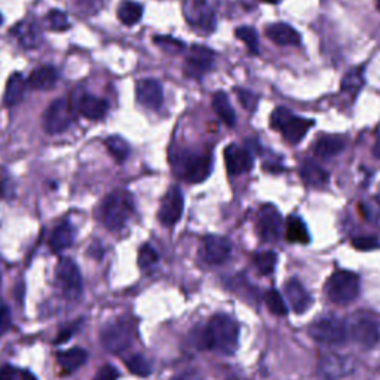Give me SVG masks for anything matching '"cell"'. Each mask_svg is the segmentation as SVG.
Returning a JSON list of instances; mask_svg holds the SVG:
<instances>
[{"label":"cell","instance_id":"38","mask_svg":"<svg viewBox=\"0 0 380 380\" xmlns=\"http://www.w3.org/2000/svg\"><path fill=\"white\" fill-rule=\"evenodd\" d=\"M237 38L242 41L253 54L259 52V36L253 27H239L235 31Z\"/></svg>","mask_w":380,"mask_h":380},{"label":"cell","instance_id":"2","mask_svg":"<svg viewBox=\"0 0 380 380\" xmlns=\"http://www.w3.org/2000/svg\"><path fill=\"white\" fill-rule=\"evenodd\" d=\"M134 213V199L128 190L118 189L106 196L100 206V220L108 230H119Z\"/></svg>","mask_w":380,"mask_h":380},{"label":"cell","instance_id":"25","mask_svg":"<svg viewBox=\"0 0 380 380\" xmlns=\"http://www.w3.org/2000/svg\"><path fill=\"white\" fill-rule=\"evenodd\" d=\"M73 239H75V227L66 222V223L58 225L52 230L51 237H49L48 245H49V248H51V251L61 253L70 247V245L73 244Z\"/></svg>","mask_w":380,"mask_h":380},{"label":"cell","instance_id":"18","mask_svg":"<svg viewBox=\"0 0 380 380\" xmlns=\"http://www.w3.org/2000/svg\"><path fill=\"white\" fill-rule=\"evenodd\" d=\"M225 162L229 174L239 176L253 169L254 159L253 155L237 144H230L225 149Z\"/></svg>","mask_w":380,"mask_h":380},{"label":"cell","instance_id":"45","mask_svg":"<svg viewBox=\"0 0 380 380\" xmlns=\"http://www.w3.org/2000/svg\"><path fill=\"white\" fill-rule=\"evenodd\" d=\"M10 327V312L5 304H0V336H3Z\"/></svg>","mask_w":380,"mask_h":380},{"label":"cell","instance_id":"36","mask_svg":"<svg viewBox=\"0 0 380 380\" xmlns=\"http://www.w3.org/2000/svg\"><path fill=\"white\" fill-rule=\"evenodd\" d=\"M46 22H48V27L54 31H66L70 29L67 14L59 9L49 10L46 15Z\"/></svg>","mask_w":380,"mask_h":380},{"label":"cell","instance_id":"22","mask_svg":"<svg viewBox=\"0 0 380 380\" xmlns=\"http://www.w3.org/2000/svg\"><path fill=\"white\" fill-rule=\"evenodd\" d=\"M57 364L63 376H69L79 370L80 367L87 363L88 353L82 348H71L69 351H61L57 353Z\"/></svg>","mask_w":380,"mask_h":380},{"label":"cell","instance_id":"9","mask_svg":"<svg viewBox=\"0 0 380 380\" xmlns=\"http://www.w3.org/2000/svg\"><path fill=\"white\" fill-rule=\"evenodd\" d=\"M309 335L315 342L324 345H342L348 337V328L339 318H324L311 325Z\"/></svg>","mask_w":380,"mask_h":380},{"label":"cell","instance_id":"3","mask_svg":"<svg viewBox=\"0 0 380 380\" xmlns=\"http://www.w3.org/2000/svg\"><path fill=\"white\" fill-rule=\"evenodd\" d=\"M137 336V321L134 318L122 316L104 327L101 332V343L110 353H120L136 342Z\"/></svg>","mask_w":380,"mask_h":380},{"label":"cell","instance_id":"48","mask_svg":"<svg viewBox=\"0 0 380 380\" xmlns=\"http://www.w3.org/2000/svg\"><path fill=\"white\" fill-rule=\"evenodd\" d=\"M373 155H374L377 159H380V137L377 139V141H376V144H374Z\"/></svg>","mask_w":380,"mask_h":380},{"label":"cell","instance_id":"12","mask_svg":"<svg viewBox=\"0 0 380 380\" xmlns=\"http://www.w3.org/2000/svg\"><path fill=\"white\" fill-rule=\"evenodd\" d=\"M213 159L210 155H193L189 153L181 159L183 178L193 185L205 181L211 174Z\"/></svg>","mask_w":380,"mask_h":380},{"label":"cell","instance_id":"26","mask_svg":"<svg viewBox=\"0 0 380 380\" xmlns=\"http://www.w3.org/2000/svg\"><path fill=\"white\" fill-rule=\"evenodd\" d=\"M107 112H108V103L106 100L87 94L80 104L79 115L91 120H98V119H103L107 115Z\"/></svg>","mask_w":380,"mask_h":380},{"label":"cell","instance_id":"31","mask_svg":"<svg viewBox=\"0 0 380 380\" xmlns=\"http://www.w3.org/2000/svg\"><path fill=\"white\" fill-rule=\"evenodd\" d=\"M286 237L290 242H297V244H308L311 237L303 220L299 217H291L287 222L286 229Z\"/></svg>","mask_w":380,"mask_h":380},{"label":"cell","instance_id":"40","mask_svg":"<svg viewBox=\"0 0 380 380\" xmlns=\"http://www.w3.org/2000/svg\"><path fill=\"white\" fill-rule=\"evenodd\" d=\"M153 42L159 48H162L164 51L171 52V54H178L183 51V49H185V43L174 39V38H171V36H156Z\"/></svg>","mask_w":380,"mask_h":380},{"label":"cell","instance_id":"19","mask_svg":"<svg viewBox=\"0 0 380 380\" xmlns=\"http://www.w3.org/2000/svg\"><path fill=\"white\" fill-rule=\"evenodd\" d=\"M284 291H286V297L291 306V309L297 315L304 314L311 308L312 299L297 279H294V278L290 279L284 286Z\"/></svg>","mask_w":380,"mask_h":380},{"label":"cell","instance_id":"16","mask_svg":"<svg viewBox=\"0 0 380 380\" xmlns=\"http://www.w3.org/2000/svg\"><path fill=\"white\" fill-rule=\"evenodd\" d=\"M137 101L152 110H157L164 101L162 83L156 79H140L136 83Z\"/></svg>","mask_w":380,"mask_h":380},{"label":"cell","instance_id":"49","mask_svg":"<svg viewBox=\"0 0 380 380\" xmlns=\"http://www.w3.org/2000/svg\"><path fill=\"white\" fill-rule=\"evenodd\" d=\"M263 2H267V3H278L279 0H263Z\"/></svg>","mask_w":380,"mask_h":380},{"label":"cell","instance_id":"1","mask_svg":"<svg viewBox=\"0 0 380 380\" xmlns=\"http://www.w3.org/2000/svg\"><path fill=\"white\" fill-rule=\"evenodd\" d=\"M202 345L225 355H234L238 349L239 325L229 315H214L202 333Z\"/></svg>","mask_w":380,"mask_h":380},{"label":"cell","instance_id":"42","mask_svg":"<svg viewBox=\"0 0 380 380\" xmlns=\"http://www.w3.org/2000/svg\"><path fill=\"white\" fill-rule=\"evenodd\" d=\"M15 193V185L5 168L0 167V201L9 199Z\"/></svg>","mask_w":380,"mask_h":380},{"label":"cell","instance_id":"14","mask_svg":"<svg viewBox=\"0 0 380 380\" xmlns=\"http://www.w3.org/2000/svg\"><path fill=\"white\" fill-rule=\"evenodd\" d=\"M283 218L274 205H265L260 208L257 217V232L265 242H276L281 237Z\"/></svg>","mask_w":380,"mask_h":380},{"label":"cell","instance_id":"47","mask_svg":"<svg viewBox=\"0 0 380 380\" xmlns=\"http://www.w3.org/2000/svg\"><path fill=\"white\" fill-rule=\"evenodd\" d=\"M78 325H79V323H73V324H69L63 330H61V332L57 335L55 345H61V343H66L73 336V333L76 332V327Z\"/></svg>","mask_w":380,"mask_h":380},{"label":"cell","instance_id":"39","mask_svg":"<svg viewBox=\"0 0 380 380\" xmlns=\"http://www.w3.org/2000/svg\"><path fill=\"white\" fill-rule=\"evenodd\" d=\"M157 260H159V254L152 245L149 244L143 245L139 251V266L141 269H150L152 266L157 263Z\"/></svg>","mask_w":380,"mask_h":380},{"label":"cell","instance_id":"34","mask_svg":"<svg viewBox=\"0 0 380 380\" xmlns=\"http://www.w3.org/2000/svg\"><path fill=\"white\" fill-rule=\"evenodd\" d=\"M276 262L278 257L274 251H262L254 255V265L262 275H271L275 271Z\"/></svg>","mask_w":380,"mask_h":380},{"label":"cell","instance_id":"41","mask_svg":"<svg viewBox=\"0 0 380 380\" xmlns=\"http://www.w3.org/2000/svg\"><path fill=\"white\" fill-rule=\"evenodd\" d=\"M0 380H38L30 372L5 365L0 369Z\"/></svg>","mask_w":380,"mask_h":380},{"label":"cell","instance_id":"8","mask_svg":"<svg viewBox=\"0 0 380 380\" xmlns=\"http://www.w3.org/2000/svg\"><path fill=\"white\" fill-rule=\"evenodd\" d=\"M57 284L63 296L75 300L82 294V275L78 265L71 259H61L55 269Z\"/></svg>","mask_w":380,"mask_h":380},{"label":"cell","instance_id":"24","mask_svg":"<svg viewBox=\"0 0 380 380\" xmlns=\"http://www.w3.org/2000/svg\"><path fill=\"white\" fill-rule=\"evenodd\" d=\"M300 177L308 186L321 188L327 185L328 174L321 165H318L312 159H304L300 165Z\"/></svg>","mask_w":380,"mask_h":380},{"label":"cell","instance_id":"27","mask_svg":"<svg viewBox=\"0 0 380 380\" xmlns=\"http://www.w3.org/2000/svg\"><path fill=\"white\" fill-rule=\"evenodd\" d=\"M27 87V80L24 79V76L21 73H12L9 76L8 82H6V90H5V104L12 107L18 104L22 97H24V91H26Z\"/></svg>","mask_w":380,"mask_h":380},{"label":"cell","instance_id":"4","mask_svg":"<svg viewBox=\"0 0 380 380\" xmlns=\"http://www.w3.org/2000/svg\"><path fill=\"white\" fill-rule=\"evenodd\" d=\"M314 125L315 122L312 119L294 116L286 107H276L271 116V127L283 134L291 144L300 143Z\"/></svg>","mask_w":380,"mask_h":380},{"label":"cell","instance_id":"46","mask_svg":"<svg viewBox=\"0 0 380 380\" xmlns=\"http://www.w3.org/2000/svg\"><path fill=\"white\" fill-rule=\"evenodd\" d=\"M94 380H118V370L112 365H104L97 372Z\"/></svg>","mask_w":380,"mask_h":380},{"label":"cell","instance_id":"23","mask_svg":"<svg viewBox=\"0 0 380 380\" xmlns=\"http://www.w3.org/2000/svg\"><path fill=\"white\" fill-rule=\"evenodd\" d=\"M12 33L17 36V39L22 46L29 49L38 48L42 43V30L34 21H21L12 29Z\"/></svg>","mask_w":380,"mask_h":380},{"label":"cell","instance_id":"7","mask_svg":"<svg viewBox=\"0 0 380 380\" xmlns=\"http://www.w3.org/2000/svg\"><path fill=\"white\" fill-rule=\"evenodd\" d=\"M78 115V110L71 106L69 98H58L45 112L43 128L48 134H59L73 124Z\"/></svg>","mask_w":380,"mask_h":380},{"label":"cell","instance_id":"17","mask_svg":"<svg viewBox=\"0 0 380 380\" xmlns=\"http://www.w3.org/2000/svg\"><path fill=\"white\" fill-rule=\"evenodd\" d=\"M230 253L232 245L229 239L217 235H208L204 238L202 254L206 263L222 265L229 259Z\"/></svg>","mask_w":380,"mask_h":380},{"label":"cell","instance_id":"35","mask_svg":"<svg viewBox=\"0 0 380 380\" xmlns=\"http://www.w3.org/2000/svg\"><path fill=\"white\" fill-rule=\"evenodd\" d=\"M265 303L267 306V309L271 311L274 315L278 316H284L288 314V308L286 304V300L281 296L279 291L276 290H269L265 296Z\"/></svg>","mask_w":380,"mask_h":380},{"label":"cell","instance_id":"51","mask_svg":"<svg viewBox=\"0 0 380 380\" xmlns=\"http://www.w3.org/2000/svg\"><path fill=\"white\" fill-rule=\"evenodd\" d=\"M376 201H377V204H379V206H380V195L377 196V198H376Z\"/></svg>","mask_w":380,"mask_h":380},{"label":"cell","instance_id":"33","mask_svg":"<svg viewBox=\"0 0 380 380\" xmlns=\"http://www.w3.org/2000/svg\"><path fill=\"white\" fill-rule=\"evenodd\" d=\"M107 150L110 152L118 162H124L125 159L129 156V144L119 136H112L108 137L106 141Z\"/></svg>","mask_w":380,"mask_h":380},{"label":"cell","instance_id":"52","mask_svg":"<svg viewBox=\"0 0 380 380\" xmlns=\"http://www.w3.org/2000/svg\"><path fill=\"white\" fill-rule=\"evenodd\" d=\"M377 9L380 10V0H377Z\"/></svg>","mask_w":380,"mask_h":380},{"label":"cell","instance_id":"11","mask_svg":"<svg viewBox=\"0 0 380 380\" xmlns=\"http://www.w3.org/2000/svg\"><path fill=\"white\" fill-rule=\"evenodd\" d=\"M355 370V364L349 357L335 352L323 353L318 361V374L323 380H339L349 376Z\"/></svg>","mask_w":380,"mask_h":380},{"label":"cell","instance_id":"20","mask_svg":"<svg viewBox=\"0 0 380 380\" xmlns=\"http://www.w3.org/2000/svg\"><path fill=\"white\" fill-rule=\"evenodd\" d=\"M266 36L278 46H297L302 42L299 31L287 22H275L267 26Z\"/></svg>","mask_w":380,"mask_h":380},{"label":"cell","instance_id":"15","mask_svg":"<svg viewBox=\"0 0 380 380\" xmlns=\"http://www.w3.org/2000/svg\"><path fill=\"white\" fill-rule=\"evenodd\" d=\"M183 210H185V196L178 188H171L159 208V222L164 226H174L180 222Z\"/></svg>","mask_w":380,"mask_h":380},{"label":"cell","instance_id":"5","mask_svg":"<svg viewBox=\"0 0 380 380\" xmlns=\"http://www.w3.org/2000/svg\"><path fill=\"white\" fill-rule=\"evenodd\" d=\"M218 0H185L183 14L190 26L201 33H211L217 24Z\"/></svg>","mask_w":380,"mask_h":380},{"label":"cell","instance_id":"21","mask_svg":"<svg viewBox=\"0 0 380 380\" xmlns=\"http://www.w3.org/2000/svg\"><path fill=\"white\" fill-rule=\"evenodd\" d=\"M59 78V73L54 66H39L36 67L27 79V87L36 91L52 90Z\"/></svg>","mask_w":380,"mask_h":380},{"label":"cell","instance_id":"43","mask_svg":"<svg viewBox=\"0 0 380 380\" xmlns=\"http://www.w3.org/2000/svg\"><path fill=\"white\" fill-rule=\"evenodd\" d=\"M237 92H238L239 103L242 104V107L245 110H248V112H253V110H255L257 103H259V98H257L255 94H253L248 90H241V88L237 90Z\"/></svg>","mask_w":380,"mask_h":380},{"label":"cell","instance_id":"30","mask_svg":"<svg viewBox=\"0 0 380 380\" xmlns=\"http://www.w3.org/2000/svg\"><path fill=\"white\" fill-rule=\"evenodd\" d=\"M118 18L125 26H134L143 18V6L132 0H125L118 9Z\"/></svg>","mask_w":380,"mask_h":380},{"label":"cell","instance_id":"13","mask_svg":"<svg viewBox=\"0 0 380 380\" xmlns=\"http://www.w3.org/2000/svg\"><path fill=\"white\" fill-rule=\"evenodd\" d=\"M216 54L210 48L202 45H193L186 55L185 73L189 78L201 79L208 70L214 66Z\"/></svg>","mask_w":380,"mask_h":380},{"label":"cell","instance_id":"28","mask_svg":"<svg viewBox=\"0 0 380 380\" xmlns=\"http://www.w3.org/2000/svg\"><path fill=\"white\" fill-rule=\"evenodd\" d=\"M345 140L339 136H324L314 146V152L320 157H333L345 149Z\"/></svg>","mask_w":380,"mask_h":380},{"label":"cell","instance_id":"44","mask_svg":"<svg viewBox=\"0 0 380 380\" xmlns=\"http://www.w3.org/2000/svg\"><path fill=\"white\" fill-rule=\"evenodd\" d=\"M352 245L357 250L369 251V250H374L376 247H379V241L373 237H358V238L352 239Z\"/></svg>","mask_w":380,"mask_h":380},{"label":"cell","instance_id":"50","mask_svg":"<svg viewBox=\"0 0 380 380\" xmlns=\"http://www.w3.org/2000/svg\"><path fill=\"white\" fill-rule=\"evenodd\" d=\"M2 24H3V17H2V14H0V26H2Z\"/></svg>","mask_w":380,"mask_h":380},{"label":"cell","instance_id":"32","mask_svg":"<svg viewBox=\"0 0 380 380\" xmlns=\"http://www.w3.org/2000/svg\"><path fill=\"white\" fill-rule=\"evenodd\" d=\"M363 87H364V75L361 69L349 70L342 79V91H345L346 94L357 95Z\"/></svg>","mask_w":380,"mask_h":380},{"label":"cell","instance_id":"6","mask_svg":"<svg viewBox=\"0 0 380 380\" xmlns=\"http://www.w3.org/2000/svg\"><path fill=\"white\" fill-rule=\"evenodd\" d=\"M327 297L337 304H348L358 297L360 276L349 271H337L325 284Z\"/></svg>","mask_w":380,"mask_h":380},{"label":"cell","instance_id":"29","mask_svg":"<svg viewBox=\"0 0 380 380\" xmlns=\"http://www.w3.org/2000/svg\"><path fill=\"white\" fill-rule=\"evenodd\" d=\"M213 108H214V112L217 113V116L222 119L225 125H227L230 128L235 127V124H237L235 110L232 108L229 98L225 92H222V91L216 92V95L213 98Z\"/></svg>","mask_w":380,"mask_h":380},{"label":"cell","instance_id":"37","mask_svg":"<svg viewBox=\"0 0 380 380\" xmlns=\"http://www.w3.org/2000/svg\"><path fill=\"white\" fill-rule=\"evenodd\" d=\"M125 364L132 374L147 377L152 373V367L149 361H147L144 357H141V355H132V357H129L125 361Z\"/></svg>","mask_w":380,"mask_h":380},{"label":"cell","instance_id":"10","mask_svg":"<svg viewBox=\"0 0 380 380\" xmlns=\"http://www.w3.org/2000/svg\"><path fill=\"white\" fill-rule=\"evenodd\" d=\"M346 328L351 337L363 348L370 349L380 340L379 324L369 315H353Z\"/></svg>","mask_w":380,"mask_h":380}]
</instances>
